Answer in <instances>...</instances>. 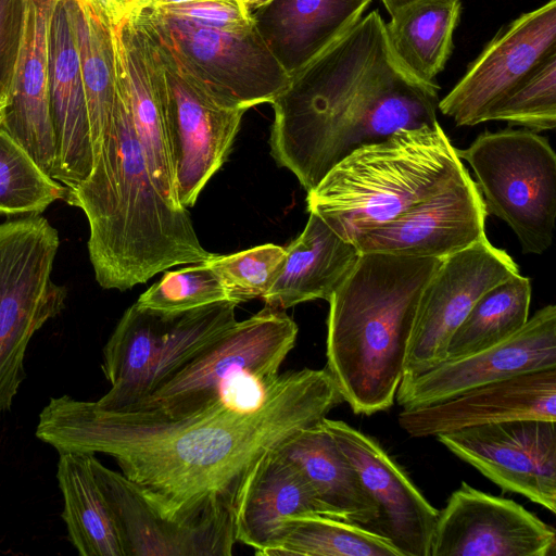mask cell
<instances>
[{
    "instance_id": "7bdbcfd3",
    "label": "cell",
    "mask_w": 556,
    "mask_h": 556,
    "mask_svg": "<svg viewBox=\"0 0 556 556\" xmlns=\"http://www.w3.org/2000/svg\"><path fill=\"white\" fill-rule=\"evenodd\" d=\"M7 106V90L4 87L0 86V109H4Z\"/></svg>"
},
{
    "instance_id": "74e56055",
    "label": "cell",
    "mask_w": 556,
    "mask_h": 556,
    "mask_svg": "<svg viewBox=\"0 0 556 556\" xmlns=\"http://www.w3.org/2000/svg\"><path fill=\"white\" fill-rule=\"evenodd\" d=\"M153 8L195 25L218 30L245 31L254 27L252 13L239 0H202Z\"/></svg>"
},
{
    "instance_id": "7a4b0ae2",
    "label": "cell",
    "mask_w": 556,
    "mask_h": 556,
    "mask_svg": "<svg viewBox=\"0 0 556 556\" xmlns=\"http://www.w3.org/2000/svg\"><path fill=\"white\" fill-rule=\"evenodd\" d=\"M439 90L400 62L374 10L290 76L270 103V154L308 192L357 148L435 124Z\"/></svg>"
},
{
    "instance_id": "ba28073f",
    "label": "cell",
    "mask_w": 556,
    "mask_h": 556,
    "mask_svg": "<svg viewBox=\"0 0 556 556\" xmlns=\"http://www.w3.org/2000/svg\"><path fill=\"white\" fill-rule=\"evenodd\" d=\"M298 332V325L283 309L266 305L236 321L128 409H152L178 418L222 402V394L235 382L248 378L274 382Z\"/></svg>"
},
{
    "instance_id": "f546056e",
    "label": "cell",
    "mask_w": 556,
    "mask_h": 556,
    "mask_svg": "<svg viewBox=\"0 0 556 556\" xmlns=\"http://www.w3.org/2000/svg\"><path fill=\"white\" fill-rule=\"evenodd\" d=\"M76 33L93 163L112 126L116 97L112 29L87 0H67Z\"/></svg>"
},
{
    "instance_id": "2e32d148",
    "label": "cell",
    "mask_w": 556,
    "mask_h": 556,
    "mask_svg": "<svg viewBox=\"0 0 556 556\" xmlns=\"http://www.w3.org/2000/svg\"><path fill=\"white\" fill-rule=\"evenodd\" d=\"M91 468L115 519L124 556H230L237 542L230 509L188 521L159 515L138 486L91 455Z\"/></svg>"
},
{
    "instance_id": "e575fe53",
    "label": "cell",
    "mask_w": 556,
    "mask_h": 556,
    "mask_svg": "<svg viewBox=\"0 0 556 556\" xmlns=\"http://www.w3.org/2000/svg\"><path fill=\"white\" fill-rule=\"evenodd\" d=\"M532 131L556 127V51L544 58L485 115Z\"/></svg>"
},
{
    "instance_id": "f1b7e54d",
    "label": "cell",
    "mask_w": 556,
    "mask_h": 556,
    "mask_svg": "<svg viewBox=\"0 0 556 556\" xmlns=\"http://www.w3.org/2000/svg\"><path fill=\"white\" fill-rule=\"evenodd\" d=\"M462 0H418L386 23L389 43L415 76L434 83L453 51Z\"/></svg>"
},
{
    "instance_id": "d4e9b609",
    "label": "cell",
    "mask_w": 556,
    "mask_h": 556,
    "mask_svg": "<svg viewBox=\"0 0 556 556\" xmlns=\"http://www.w3.org/2000/svg\"><path fill=\"white\" fill-rule=\"evenodd\" d=\"M276 451L300 471L329 517L372 531L379 519L378 506L320 420L298 431Z\"/></svg>"
},
{
    "instance_id": "4316f807",
    "label": "cell",
    "mask_w": 556,
    "mask_h": 556,
    "mask_svg": "<svg viewBox=\"0 0 556 556\" xmlns=\"http://www.w3.org/2000/svg\"><path fill=\"white\" fill-rule=\"evenodd\" d=\"M176 315L143 308L136 302L124 312L103 349L102 370L111 389L94 401L99 407L124 410L144 396Z\"/></svg>"
},
{
    "instance_id": "ab89813d",
    "label": "cell",
    "mask_w": 556,
    "mask_h": 556,
    "mask_svg": "<svg viewBox=\"0 0 556 556\" xmlns=\"http://www.w3.org/2000/svg\"><path fill=\"white\" fill-rule=\"evenodd\" d=\"M389 15L392 16L405 7L418 1V0H380Z\"/></svg>"
},
{
    "instance_id": "b9f144b4",
    "label": "cell",
    "mask_w": 556,
    "mask_h": 556,
    "mask_svg": "<svg viewBox=\"0 0 556 556\" xmlns=\"http://www.w3.org/2000/svg\"><path fill=\"white\" fill-rule=\"evenodd\" d=\"M195 1H202V0H153L152 7L176 5V4H184V3L195 2Z\"/></svg>"
},
{
    "instance_id": "d6a6232c",
    "label": "cell",
    "mask_w": 556,
    "mask_h": 556,
    "mask_svg": "<svg viewBox=\"0 0 556 556\" xmlns=\"http://www.w3.org/2000/svg\"><path fill=\"white\" fill-rule=\"evenodd\" d=\"M65 193L66 188L2 127L0 113V216L40 215Z\"/></svg>"
},
{
    "instance_id": "e0dca14e",
    "label": "cell",
    "mask_w": 556,
    "mask_h": 556,
    "mask_svg": "<svg viewBox=\"0 0 556 556\" xmlns=\"http://www.w3.org/2000/svg\"><path fill=\"white\" fill-rule=\"evenodd\" d=\"M486 216L481 192L468 174L397 217L359 231L351 242L361 254L443 260L486 237Z\"/></svg>"
},
{
    "instance_id": "8d00e7d4",
    "label": "cell",
    "mask_w": 556,
    "mask_h": 556,
    "mask_svg": "<svg viewBox=\"0 0 556 556\" xmlns=\"http://www.w3.org/2000/svg\"><path fill=\"white\" fill-rule=\"evenodd\" d=\"M223 301L228 300L222 282L202 262L166 271L136 303L164 314H180Z\"/></svg>"
},
{
    "instance_id": "d6986e66",
    "label": "cell",
    "mask_w": 556,
    "mask_h": 556,
    "mask_svg": "<svg viewBox=\"0 0 556 556\" xmlns=\"http://www.w3.org/2000/svg\"><path fill=\"white\" fill-rule=\"evenodd\" d=\"M54 0H21L15 52L5 83L2 127L49 176L56 149L50 111L49 23Z\"/></svg>"
},
{
    "instance_id": "603a6c76",
    "label": "cell",
    "mask_w": 556,
    "mask_h": 556,
    "mask_svg": "<svg viewBox=\"0 0 556 556\" xmlns=\"http://www.w3.org/2000/svg\"><path fill=\"white\" fill-rule=\"evenodd\" d=\"M371 0H273L252 13L254 26L290 76L349 31Z\"/></svg>"
},
{
    "instance_id": "7402d4cb",
    "label": "cell",
    "mask_w": 556,
    "mask_h": 556,
    "mask_svg": "<svg viewBox=\"0 0 556 556\" xmlns=\"http://www.w3.org/2000/svg\"><path fill=\"white\" fill-rule=\"evenodd\" d=\"M50 111L56 162L52 178L66 189L93 167L87 102L67 0H54L49 23Z\"/></svg>"
},
{
    "instance_id": "83f0119b",
    "label": "cell",
    "mask_w": 556,
    "mask_h": 556,
    "mask_svg": "<svg viewBox=\"0 0 556 556\" xmlns=\"http://www.w3.org/2000/svg\"><path fill=\"white\" fill-rule=\"evenodd\" d=\"M59 454L56 479L71 543L81 556H124L113 513L91 468L93 453Z\"/></svg>"
},
{
    "instance_id": "8992f818",
    "label": "cell",
    "mask_w": 556,
    "mask_h": 556,
    "mask_svg": "<svg viewBox=\"0 0 556 556\" xmlns=\"http://www.w3.org/2000/svg\"><path fill=\"white\" fill-rule=\"evenodd\" d=\"M59 248L58 230L41 215L0 223V412L25 379L33 336L65 305L67 290L51 277Z\"/></svg>"
},
{
    "instance_id": "ee69618b",
    "label": "cell",
    "mask_w": 556,
    "mask_h": 556,
    "mask_svg": "<svg viewBox=\"0 0 556 556\" xmlns=\"http://www.w3.org/2000/svg\"><path fill=\"white\" fill-rule=\"evenodd\" d=\"M4 109H0V113L3 111Z\"/></svg>"
},
{
    "instance_id": "1f68e13d",
    "label": "cell",
    "mask_w": 556,
    "mask_h": 556,
    "mask_svg": "<svg viewBox=\"0 0 556 556\" xmlns=\"http://www.w3.org/2000/svg\"><path fill=\"white\" fill-rule=\"evenodd\" d=\"M263 556H401L383 536L324 515L286 518L276 543Z\"/></svg>"
},
{
    "instance_id": "f35d334b",
    "label": "cell",
    "mask_w": 556,
    "mask_h": 556,
    "mask_svg": "<svg viewBox=\"0 0 556 556\" xmlns=\"http://www.w3.org/2000/svg\"><path fill=\"white\" fill-rule=\"evenodd\" d=\"M97 14L111 28L152 5L153 0H87Z\"/></svg>"
},
{
    "instance_id": "9c48e42d",
    "label": "cell",
    "mask_w": 556,
    "mask_h": 556,
    "mask_svg": "<svg viewBox=\"0 0 556 556\" xmlns=\"http://www.w3.org/2000/svg\"><path fill=\"white\" fill-rule=\"evenodd\" d=\"M136 17L160 48L227 106L248 111L271 103L289 85V75L255 26L245 31L218 30L153 7Z\"/></svg>"
},
{
    "instance_id": "d590c367",
    "label": "cell",
    "mask_w": 556,
    "mask_h": 556,
    "mask_svg": "<svg viewBox=\"0 0 556 556\" xmlns=\"http://www.w3.org/2000/svg\"><path fill=\"white\" fill-rule=\"evenodd\" d=\"M286 258V248L266 243L232 254H215L205 264L218 277L227 300L238 305L262 299L280 276Z\"/></svg>"
},
{
    "instance_id": "277c9868",
    "label": "cell",
    "mask_w": 556,
    "mask_h": 556,
    "mask_svg": "<svg viewBox=\"0 0 556 556\" xmlns=\"http://www.w3.org/2000/svg\"><path fill=\"white\" fill-rule=\"evenodd\" d=\"M441 262L363 253L329 299L326 368L354 414L393 405L418 303Z\"/></svg>"
},
{
    "instance_id": "52a82bcc",
    "label": "cell",
    "mask_w": 556,
    "mask_h": 556,
    "mask_svg": "<svg viewBox=\"0 0 556 556\" xmlns=\"http://www.w3.org/2000/svg\"><path fill=\"white\" fill-rule=\"evenodd\" d=\"M456 152L471 166L486 213L513 229L522 252L548 250L556 222V154L548 140L527 128L486 130Z\"/></svg>"
},
{
    "instance_id": "44dd1931",
    "label": "cell",
    "mask_w": 556,
    "mask_h": 556,
    "mask_svg": "<svg viewBox=\"0 0 556 556\" xmlns=\"http://www.w3.org/2000/svg\"><path fill=\"white\" fill-rule=\"evenodd\" d=\"M400 427L413 438L518 419L556 421V368L488 383L428 406L402 409Z\"/></svg>"
},
{
    "instance_id": "8fae6325",
    "label": "cell",
    "mask_w": 556,
    "mask_h": 556,
    "mask_svg": "<svg viewBox=\"0 0 556 556\" xmlns=\"http://www.w3.org/2000/svg\"><path fill=\"white\" fill-rule=\"evenodd\" d=\"M156 47L167 80V131L176 194L187 208L195 204L207 181L226 162L247 111L223 104Z\"/></svg>"
},
{
    "instance_id": "ac0fdd59",
    "label": "cell",
    "mask_w": 556,
    "mask_h": 556,
    "mask_svg": "<svg viewBox=\"0 0 556 556\" xmlns=\"http://www.w3.org/2000/svg\"><path fill=\"white\" fill-rule=\"evenodd\" d=\"M331 434L379 509L372 532L387 539L401 556H429L439 510L371 437L342 420L324 417Z\"/></svg>"
},
{
    "instance_id": "5bb4252c",
    "label": "cell",
    "mask_w": 556,
    "mask_h": 556,
    "mask_svg": "<svg viewBox=\"0 0 556 556\" xmlns=\"http://www.w3.org/2000/svg\"><path fill=\"white\" fill-rule=\"evenodd\" d=\"M555 51L556 0H549L503 27L439 100L438 109L456 126L483 123L486 113Z\"/></svg>"
},
{
    "instance_id": "ffe728a7",
    "label": "cell",
    "mask_w": 556,
    "mask_h": 556,
    "mask_svg": "<svg viewBox=\"0 0 556 556\" xmlns=\"http://www.w3.org/2000/svg\"><path fill=\"white\" fill-rule=\"evenodd\" d=\"M111 29L134 129L152 180L169 203L184 207L176 194L167 131V80L159 49L136 15Z\"/></svg>"
},
{
    "instance_id": "3957f363",
    "label": "cell",
    "mask_w": 556,
    "mask_h": 556,
    "mask_svg": "<svg viewBox=\"0 0 556 556\" xmlns=\"http://www.w3.org/2000/svg\"><path fill=\"white\" fill-rule=\"evenodd\" d=\"M115 73L109 135L89 176L66 189L64 200L87 217L97 282L125 291L175 265L206 262L215 254L200 243L188 210L169 203L153 182L116 60Z\"/></svg>"
},
{
    "instance_id": "836d02e7",
    "label": "cell",
    "mask_w": 556,
    "mask_h": 556,
    "mask_svg": "<svg viewBox=\"0 0 556 556\" xmlns=\"http://www.w3.org/2000/svg\"><path fill=\"white\" fill-rule=\"evenodd\" d=\"M236 306L230 301H223L177 314L152 367L144 396L230 328L237 321Z\"/></svg>"
},
{
    "instance_id": "484cf974",
    "label": "cell",
    "mask_w": 556,
    "mask_h": 556,
    "mask_svg": "<svg viewBox=\"0 0 556 556\" xmlns=\"http://www.w3.org/2000/svg\"><path fill=\"white\" fill-rule=\"evenodd\" d=\"M286 252L280 276L262 298L267 306L280 309L317 299L329 301L361 255L314 213Z\"/></svg>"
},
{
    "instance_id": "5b68a950",
    "label": "cell",
    "mask_w": 556,
    "mask_h": 556,
    "mask_svg": "<svg viewBox=\"0 0 556 556\" xmlns=\"http://www.w3.org/2000/svg\"><path fill=\"white\" fill-rule=\"evenodd\" d=\"M469 173L440 126L400 129L362 146L307 192V212L351 242L444 191Z\"/></svg>"
},
{
    "instance_id": "60d3db41",
    "label": "cell",
    "mask_w": 556,
    "mask_h": 556,
    "mask_svg": "<svg viewBox=\"0 0 556 556\" xmlns=\"http://www.w3.org/2000/svg\"><path fill=\"white\" fill-rule=\"evenodd\" d=\"M240 3L247 9L250 13L265 7L273 0H239Z\"/></svg>"
},
{
    "instance_id": "9a60e30c",
    "label": "cell",
    "mask_w": 556,
    "mask_h": 556,
    "mask_svg": "<svg viewBox=\"0 0 556 556\" xmlns=\"http://www.w3.org/2000/svg\"><path fill=\"white\" fill-rule=\"evenodd\" d=\"M556 368V306L546 305L515 334L488 349L446 359L403 379L395 394L403 409L450 400L471 389L514 376Z\"/></svg>"
},
{
    "instance_id": "30bf717a",
    "label": "cell",
    "mask_w": 556,
    "mask_h": 556,
    "mask_svg": "<svg viewBox=\"0 0 556 556\" xmlns=\"http://www.w3.org/2000/svg\"><path fill=\"white\" fill-rule=\"evenodd\" d=\"M516 274H519L516 262L486 237L443 258L421 293L403 379L444 362L452 334L478 299Z\"/></svg>"
},
{
    "instance_id": "4fadbf2b",
    "label": "cell",
    "mask_w": 556,
    "mask_h": 556,
    "mask_svg": "<svg viewBox=\"0 0 556 556\" xmlns=\"http://www.w3.org/2000/svg\"><path fill=\"white\" fill-rule=\"evenodd\" d=\"M556 532L513 500L465 481L438 513L429 556H555Z\"/></svg>"
},
{
    "instance_id": "6da1fadb",
    "label": "cell",
    "mask_w": 556,
    "mask_h": 556,
    "mask_svg": "<svg viewBox=\"0 0 556 556\" xmlns=\"http://www.w3.org/2000/svg\"><path fill=\"white\" fill-rule=\"evenodd\" d=\"M343 402L327 368L279 374L263 404L240 412L217 402L172 418L152 409L108 410L94 401L52 397L36 437L59 453H102L170 521L236 513L256 465L301 429Z\"/></svg>"
},
{
    "instance_id": "cb8c5ba5",
    "label": "cell",
    "mask_w": 556,
    "mask_h": 556,
    "mask_svg": "<svg viewBox=\"0 0 556 556\" xmlns=\"http://www.w3.org/2000/svg\"><path fill=\"white\" fill-rule=\"evenodd\" d=\"M324 515L326 509L300 471L276 448L251 472L235 515V535L263 556L279 538L286 518Z\"/></svg>"
},
{
    "instance_id": "4dcf8cb0",
    "label": "cell",
    "mask_w": 556,
    "mask_h": 556,
    "mask_svg": "<svg viewBox=\"0 0 556 556\" xmlns=\"http://www.w3.org/2000/svg\"><path fill=\"white\" fill-rule=\"evenodd\" d=\"M530 303L531 281L520 273L489 289L452 334L446 359L488 349L518 332L529 319Z\"/></svg>"
},
{
    "instance_id": "7c38bea8",
    "label": "cell",
    "mask_w": 556,
    "mask_h": 556,
    "mask_svg": "<svg viewBox=\"0 0 556 556\" xmlns=\"http://www.w3.org/2000/svg\"><path fill=\"white\" fill-rule=\"evenodd\" d=\"M556 421L518 419L435 438L505 492L556 511Z\"/></svg>"
}]
</instances>
